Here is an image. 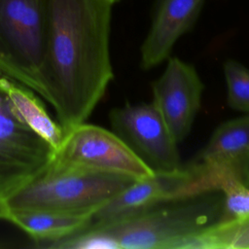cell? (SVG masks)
Wrapping results in <instances>:
<instances>
[{
	"label": "cell",
	"mask_w": 249,
	"mask_h": 249,
	"mask_svg": "<svg viewBox=\"0 0 249 249\" xmlns=\"http://www.w3.org/2000/svg\"><path fill=\"white\" fill-rule=\"evenodd\" d=\"M221 187L219 177L196 162L172 170H158L135 180L100 207L84 230L95 229L170 201L220 191Z\"/></svg>",
	"instance_id": "cell-5"
},
{
	"label": "cell",
	"mask_w": 249,
	"mask_h": 249,
	"mask_svg": "<svg viewBox=\"0 0 249 249\" xmlns=\"http://www.w3.org/2000/svg\"><path fill=\"white\" fill-rule=\"evenodd\" d=\"M47 45L46 0H0V73L42 95Z\"/></svg>",
	"instance_id": "cell-4"
},
{
	"label": "cell",
	"mask_w": 249,
	"mask_h": 249,
	"mask_svg": "<svg viewBox=\"0 0 249 249\" xmlns=\"http://www.w3.org/2000/svg\"><path fill=\"white\" fill-rule=\"evenodd\" d=\"M205 0H160L141 46L140 65L148 70L162 63L178 39L196 22Z\"/></svg>",
	"instance_id": "cell-11"
},
{
	"label": "cell",
	"mask_w": 249,
	"mask_h": 249,
	"mask_svg": "<svg viewBox=\"0 0 249 249\" xmlns=\"http://www.w3.org/2000/svg\"><path fill=\"white\" fill-rule=\"evenodd\" d=\"M109 120L115 133L155 171L182 165L178 143L153 102H126L112 109Z\"/></svg>",
	"instance_id": "cell-8"
},
{
	"label": "cell",
	"mask_w": 249,
	"mask_h": 249,
	"mask_svg": "<svg viewBox=\"0 0 249 249\" xmlns=\"http://www.w3.org/2000/svg\"><path fill=\"white\" fill-rule=\"evenodd\" d=\"M2 84L11 103L26 124L56 151L65 135L63 127L50 116L31 89L4 74Z\"/></svg>",
	"instance_id": "cell-13"
},
{
	"label": "cell",
	"mask_w": 249,
	"mask_h": 249,
	"mask_svg": "<svg viewBox=\"0 0 249 249\" xmlns=\"http://www.w3.org/2000/svg\"><path fill=\"white\" fill-rule=\"evenodd\" d=\"M0 73V197L43 172L55 150L11 103Z\"/></svg>",
	"instance_id": "cell-7"
},
{
	"label": "cell",
	"mask_w": 249,
	"mask_h": 249,
	"mask_svg": "<svg viewBox=\"0 0 249 249\" xmlns=\"http://www.w3.org/2000/svg\"><path fill=\"white\" fill-rule=\"evenodd\" d=\"M195 162L218 176L222 186L230 179L244 183L249 173V114L221 124Z\"/></svg>",
	"instance_id": "cell-10"
},
{
	"label": "cell",
	"mask_w": 249,
	"mask_h": 249,
	"mask_svg": "<svg viewBox=\"0 0 249 249\" xmlns=\"http://www.w3.org/2000/svg\"><path fill=\"white\" fill-rule=\"evenodd\" d=\"M249 216L218 221L190 239L185 249H248Z\"/></svg>",
	"instance_id": "cell-14"
},
{
	"label": "cell",
	"mask_w": 249,
	"mask_h": 249,
	"mask_svg": "<svg viewBox=\"0 0 249 249\" xmlns=\"http://www.w3.org/2000/svg\"><path fill=\"white\" fill-rule=\"evenodd\" d=\"M248 174H249V173H248ZM247 176H248V175H247Z\"/></svg>",
	"instance_id": "cell-18"
},
{
	"label": "cell",
	"mask_w": 249,
	"mask_h": 249,
	"mask_svg": "<svg viewBox=\"0 0 249 249\" xmlns=\"http://www.w3.org/2000/svg\"><path fill=\"white\" fill-rule=\"evenodd\" d=\"M221 192L224 196V203L219 221L249 216V187L240 181L230 179L223 184Z\"/></svg>",
	"instance_id": "cell-16"
},
{
	"label": "cell",
	"mask_w": 249,
	"mask_h": 249,
	"mask_svg": "<svg viewBox=\"0 0 249 249\" xmlns=\"http://www.w3.org/2000/svg\"><path fill=\"white\" fill-rule=\"evenodd\" d=\"M244 184L247 186V187H249V174H248V176L246 177V179H245V182H244Z\"/></svg>",
	"instance_id": "cell-17"
},
{
	"label": "cell",
	"mask_w": 249,
	"mask_h": 249,
	"mask_svg": "<svg viewBox=\"0 0 249 249\" xmlns=\"http://www.w3.org/2000/svg\"><path fill=\"white\" fill-rule=\"evenodd\" d=\"M203 89L196 68L178 57H168L163 73L153 83L152 102L177 143L191 131L200 107Z\"/></svg>",
	"instance_id": "cell-9"
},
{
	"label": "cell",
	"mask_w": 249,
	"mask_h": 249,
	"mask_svg": "<svg viewBox=\"0 0 249 249\" xmlns=\"http://www.w3.org/2000/svg\"><path fill=\"white\" fill-rule=\"evenodd\" d=\"M229 106L249 114V69L234 59H227L223 66Z\"/></svg>",
	"instance_id": "cell-15"
},
{
	"label": "cell",
	"mask_w": 249,
	"mask_h": 249,
	"mask_svg": "<svg viewBox=\"0 0 249 249\" xmlns=\"http://www.w3.org/2000/svg\"><path fill=\"white\" fill-rule=\"evenodd\" d=\"M46 1L48 45L41 96L66 132L88 120L114 77L109 48L113 3Z\"/></svg>",
	"instance_id": "cell-1"
},
{
	"label": "cell",
	"mask_w": 249,
	"mask_h": 249,
	"mask_svg": "<svg viewBox=\"0 0 249 249\" xmlns=\"http://www.w3.org/2000/svg\"><path fill=\"white\" fill-rule=\"evenodd\" d=\"M91 215H66L44 211H17L4 214L5 220L24 231L37 247L57 241L86 229Z\"/></svg>",
	"instance_id": "cell-12"
},
{
	"label": "cell",
	"mask_w": 249,
	"mask_h": 249,
	"mask_svg": "<svg viewBox=\"0 0 249 249\" xmlns=\"http://www.w3.org/2000/svg\"><path fill=\"white\" fill-rule=\"evenodd\" d=\"M51 164L119 173L136 180L155 173L117 133L85 123L65 132Z\"/></svg>",
	"instance_id": "cell-6"
},
{
	"label": "cell",
	"mask_w": 249,
	"mask_h": 249,
	"mask_svg": "<svg viewBox=\"0 0 249 249\" xmlns=\"http://www.w3.org/2000/svg\"><path fill=\"white\" fill-rule=\"evenodd\" d=\"M223 203L222 192L214 191L83 231H100L123 249H185L190 239L220 220Z\"/></svg>",
	"instance_id": "cell-3"
},
{
	"label": "cell",
	"mask_w": 249,
	"mask_h": 249,
	"mask_svg": "<svg viewBox=\"0 0 249 249\" xmlns=\"http://www.w3.org/2000/svg\"><path fill=\"white\" fill-rule=\"evenodd\" d=\"M136 179L119 173L49 164L0 197V218L17 211L93 215Z\"/></svg>",
	"instance_id": "cell-2"
}]
</instances>
